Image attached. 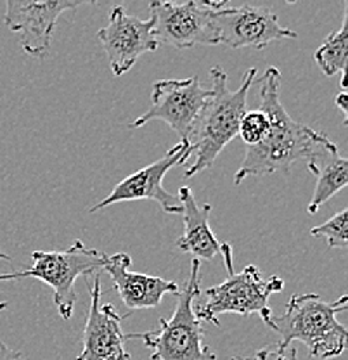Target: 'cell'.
<instances>
[{
  "label": "cell",
  "mask_w": 348,
  "mask_h": 360,
  "mask_svg": "<svg viewBox=\"0 0 348 360\" xmlns=\"http://www.w3.org/2000/svg\"><path fill=\"white\" fill-rule=\"evenodd\" d=\"M260 84V111L269 118V130L260 144L246 148L245 160L236 172L234 184L245 182L250 177L284 172L286 174L297 161H312L326 149L335 146L326 134L316 132L303 123L295 122L284 110L279 99L281 73L278 68L269 66Z\"/></svg>",
  "instance_id": "6da1fadb"
},
{
  "label": "cell",
  "mask_w": 348,
  "mask_h": 360,
  "mask_svg": "<svg viewBox=\"0 0 348 360\" xmlns=\"http://www.w3.org/2000/svg\"><path fill=\"white\" fill-rule=\"evenodd\" d=\"M212 89L205 101L196 122L191 129L189 144L196 160L186 170V177H194L200 172L213 167L215 160L227 144L238 135L239 123L246 110V99L252 85L255 84L257 70L250 68L243 77L238 90L227 87V73L220 66L210 70Z\"/></svg>",
  "instance_id": "7a4b0ae2"
},
{
  "label": "cell",
  "mask_w": 348,
  "mask_h": 360,
  "mask_svg": "<svg viewBox=\"0 0 348 360\" xmlns=\"http://www.w3.org/2000/svg\"><path fill=\"white\" fill-rule=\"evenodd\" d=\"M348 298L326 302L316 292L293 295L281 317H274V331L281 347L302 341L316 359H335L347 347V328L336 315L347 312Z\"/></svg>",
  "instance_id": "3957f363"
},
{
  "label": "cell",
  "mask_w": 348,
  "mask_h": 360,
  "mask_svg": "<svg viewBox=\"0 0 348 360\" xmlns=\"http://www.w3.org/2000/svg\"><path fill=\"white\" fill-rule=\"evenodd\" d=\"M201 262L193 258L186 286L177 292V305L170 319H160L158 331L130 333L125 340H141L151 348V360H217L205 343V331L196 315L201 296Z\"/></svg>",
  "instance_id": "277c9868"
},
{
  "label": "cell",
  "mask_w": 348,
  "mask_h": 360,
  "mask_svg": "<svg viewBox=\"0 0 348 360\" xmlns=\"http://www.w3.org/2000/svg\"><path fill=\"white\" fill-rule=\"evenodd\" d=\"M220 255L227 269L224 283L208 288L203 292L207 302L196 309V315L201 322H212L219 326V315L238 314L248 317L252 314L260 315L262 321L274 329V315L269 307V296L284 290V281L278 276L264 279L260 269L248 265L236 274L232 267V248L224 243Z\"/></svg>",
  "instance_id": "5b68a950"
},
{
  "label": "cell",
  "mask_w": 348,
  "mask_h": 360,
  "mask_svg": "<svg viewBox=\"0 0 348 360\" xmlns=\"http://www.w3.org/2000/svg\"><path fill=\"white\" fill-rule=\"evenodd\" d=\"M104 257L106 253L97 248H87L82 241H75L66 250L33 251L32 269L0 274V281H20L30 277L42 281L52 290L61 319L70 321L77 303L75 283L78 277L96 276L97 270L103 269Z\"/></svg>",
  "instance_id": "8992f818"
},
{
  "label": "cell",
  "mask_w": 348,
  "mask_h": 360,
  "mask_svg": "<svg viewBox=\"0 0 348 360\" xmlns=\"http://www.w3.org/2000/svg\"><path fill=\"white\" fill-rule=\"evenodd\" d=\"M227 7V2L191 0V2H151L153 37L156 42L175 49H191L194 45H217L219 33L215 13Z\"/></svg>",
  "instance_id": "52a82bcc"
},
{
  "label": "cell",
  "mask_w": 348,
  "mask_h": 360,
  "mask_svg": "<svg viewBox=\"0 0 348 360\" xmlns=\"http://www.w3.org/2000/svg\"><path fill=\"white\" fill-rule=\"evenodd\" d=\"M210 90L203 89L200 78L191 77L186 80H158L153 84L151 108L134 120L130 129H141L149 122H165L181 142H187L193 123L196 122Z\"/></svg>",
  "instance_id": "ba28073f"
},
{
  "label": "cell",
  "mask_w": 348,
  "mask_h": 360,
  "mask_svg": "<svg viewBox=\"0 0 348 360\" xmlns=\"http://www.w3.org/2000/svg\"><path fill=\"white\" fill-rule=\"evenodd\" d=\"M193 156L189 144L187 142H179L177 146L170 149L163 158H160L155 163L141 168L136 174L129 175L115 186V189L104 198L103 201L96 202L89 212H99V210L108 208V206L116 205V202L125 201H141L149 200L156 201L165 213L172 215H181L182 206L175 194L168 193L163 187V179L168 172L177 165H186L187 160Z\"/></svg>",
  "instance_id": "9c48e42d"
},
{
  "label": "cell",
  "mask_w": 348,
  "mask_h": 360,
  "mask_svg": "<svg viewBox=\"0 0 348 360\" xmlns=\"http://www.w3.org/2000/svg\"><path fill=\"white\" fill-rule=\"evenodd\" d=\"M219 44L231 49H265L284 39H297L298 33L279 25V18L267 7H224L215 13Z\"/></svg>",
  "instance_id": "30bf717a"
},
{
  "label": "cell",
  "mask_w": 348,
  "mask_h": 360,
  "mask_svg": "<svg viewBox=\"0 0 348 360\" xmlns=\"http://www.w3.org/2000/svg\"><path fill=\"white\" fill-rule=\"evenodd\" d=\"M110 61L111 71L116 77L129 73L146 52H155L158 42L153 37V18L141 20L130 16L122 6L110 11V21L97 32Z\"/></svg>",
  "instance_id": "8fae6325"
},
{
  "label": "cell",
  "mask_w": 348,
  "mask_h": 360,
  "mask_svg": "<svg viewBox=\"0 0 348 360\" xmlns=\"http://www.w3.org/2000/svg\"><path fill=\"white\" fill-rule=\"evenodd\" d=\"M87 2H71V0H58V2H6L4 25L11 32L20 35V44L26 54L33 58H44L51 47L52 33L56 22L65 11H75Z\"/></svg>",
  "instance_id": "7c38bea8"
},
{
  "label": "cell",
  "mask_w": 348,
  "mask_h": 360,
  "mask_svg": "<svg viewBox=\"0 0 348 360\" xmlns=\"http://www.w3.org/2000/svg\"><path fill=\"white\" fill-rule=\"evenodd\" d=\"M91 284V309L84 329V348L75 360H132L125 348L122 315L110 303L101 305V277Z\"/></svg>",
  "instance_id": "4fadbf2b"
},
{
  "label": "cell",
  "mask_w": 348,
  "mask_h": 360,
  "mask_svg": "<svg viewBox=\"0 0 348 360\" xmlns=\"http://www.w3.org/2000/svg\"><path fill=\"white\" fill-rule=\"evenodd\" d=\"M130 264H132V258L127 253L106 255L103 264V270L110 274L116 292L122 298L123 305L130 310V314L136 310L155 309L162 303L167 292L177 295L181 291V288L174 281L148 276V274L130 272Z\"/></svg>",
  "instance_id": "5bb4252c"
},
{
  "label": "cell",
  "mask_w": 348,
  "mask_h": 360,
  "mask_svg": "<svg viewBox=\"0 0 348 360\" xmlns=\"http://www.w3.org/2000/svg\"><path fill=\"white\" fill-rule=\"evenodd\" d=\"M179 201L182 206L184 217V234L179 238L177 248L182 253H191L196 260H212L220 255L222 245L217 241L212 227H210V215L213 206L205 202L198 205L191 187L182 186L179 189Z\"/></svg>",
  "instance_id": "9a60e30c"
},
{
  "label": "cell",
  "mask_w": 348,
  "mask_h": 360,
  "mask_svg": "<svg viewBox=\"0 0 348 360\" xmlns=\"http://www.w3.org/2000/svg\"><path fill=\"white\" fill-rule=\"evenodd\" d=\"M307 167L317 177L312 200L307 206V212L314 215L319 212L324 202H328L348 184V161L347 158L340 155L335 144L314 158L312 161H309Z\"/></svg>",
  "instance_id": "2e32d148"
},
{
  "label": "cell",
  "mask_w": 348,
  "mask_h": 360,
  "mask_svg": "<svg viewBox=\"0 0 348 360\" xmlns=\"http://www.w3.org/2000/svg\"><path fill=\"white\" fill-rule=\"evenodd\" d=\"M347 58H348V2H345V13H343L342 26L326 40L314 54L317 66L326 77H335L336 73L342 75V89L347 87Z\"/></svg>",
  "instance_id": "e0dca14e"
},
{
  "label": "cell",
  "mask_w": 348,
  "mask_h": 360,
  "mask_svg": "<svg viewBox=\"0 0 348 360\" xmlns=\"http://www.w3.org/2000/svg\"><path fill=\"white\" fill-rule=\"evenodd\" d=\"M347 213L348 210L343 208L340 210L338 213H335V217L328 220V222L323 225H317L310 231V234L314 238H326L328 239L329 248H347V239H348V232H347Z\"/></svg>",
  "instance_id": "ac0fdd59"
},
{
  "label": "cell",
  "mask_w": 348,
  "mask_h": 360,
  "mask_svg": "<svg viewBox=\"0 0 348 360\" xmlns=\"http://www.w3.org/2000/svg\"><path fill=\"white\" fill-rule=\"evenodd\" d=\"M269 130V118L264 111H246L239 123L238 135L243 139L246 148L260 144Z\"/></svg>",
  "instance_id": "d6986e66"
},
{
  "label": "cell",
  "mask_w": 348,
  "mask_h": 360,
  "mask_svg": "<svg viewBox=\"0 0 348 360\" xmlns=\"http://www.w3.org/2000/svg\"><path fill=\"white\" fill-rule=\"evenodd\" d=\"M297 347H281V345H271L267 348L258 350L253 357H236L234 360H297Z\"/></svg>",
  "instance_id": "ffe728a7"
},
{
  "label": "cell",
  "mask_w": 348,
  "mask_h": 360,
  "mask_svg": "<svg viewBox=\"0 0 348 360\" xmlns=\"http://www.w3.org/2000/svg\"><path fill=\"white\" fill-rule=\"evenodd\" d=\"M0 360H26V359L21 352L13 350V348H9L2 340H0Z\"/></svg>",
  "instance_id": "44dd1931"
},
{
  "label": "cell",
  "mask_w": 348,
  "mask_h": 360,
  "mask_svg": "<svg viewBox=\"0 0 348 360\" xmlns=\"http://www.w3.org/2000/svg\"><path fill=\"white\" fill-rule=\"evenodd\" d=\"M335 104L340 108V111L343 112V125L347 127V118H348V96L345 90H342V92L338 94V96L335 97Z\"/></svg>",
  "instance_id": "7402d4cb"
},
{
  "label": "cell",
  "mask_w": 348,
  "mask_h": 360,
  "mask_svg": "<svg viewBox=\"0 0 348 360\" xmlns=\"http://www.w3.org/2000/svg\"><path fill=\"white\" fill-rule=\"evenodd\" d=\"M0 260H6V262H11V260H13V258H11V257H9V255H6V253H4V251H2V250H0Z\"/></svg>",
  "instance_id": "603a6c76"
},
{
  "label": "cell",
  "mask_w": 348,
  "mask_h": 360,
  "mask_svg": "<svg viewBox=\"0 0 348 360\" xmlns=\"http://www.w3.org/2000/svg\"><path fill=\"white\" fill-rule=\"evenodd\" d=\"M6 309H7V302H2V303H0V314H2L4 310H6Z\"/></svg>",
  "instance_id": "cb8c5ba5"
},
{
  "label": "cell",
  "mask_w": 348,
  "mask_h": 360,
  "mask_svg": "<svg viewBox=\"0 0 348 360\" xmlns=\"http://www.w3.org/2000/svg\"><path fill=\"white\" fill-rule=\"evenodd\" d=\"M232 360H234V359H232Z\"/></svg>",
  "instance_id": "d4e9b609"
}]
</instances>
